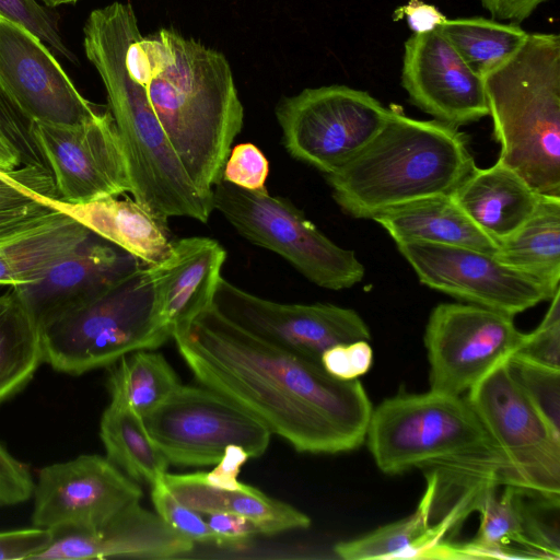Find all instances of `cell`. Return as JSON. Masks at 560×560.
<instances>
[{
  "label": "cell",
  "mask_w": 560,
  "mask_h": 560,
  "mask_svg": "<svg viewBox=\"0 0 560 560\" xmlns=\"http://www.w3.org/2000/svg\"><path fill=\"white\" fill-rule=\"evenodd\" d=\"M173 339L200 385L244 408L295 451L338 454L364 444L373 406L359 380L332 377L320 364L244 330L213 305Z\"/></svg>",
  "instance_id": "obj_1"
},
{
  "label": "cell",
  "mask_w": 560,
  "mask_h": 560,
  "mask_svg": "<svg viewBox=\"0 0 560 560\" xmlns=\"http://www.w3.org/2000/svg\"><path fill=\"white\" fill-rule=\"evenodd\" d=\"M130 75L150 104L196 187L212 198L244 124L225 56L167 28L139 36L127 54Z\"/></svg>",
  "instance_id": "obj_2"
},
{
  "label": "cell",
  "mask_w": 560,
  "mask_h": 560,
  "mask_svg": "<svg viewBox=\"0 0 560 560\" xmlns=\"http://www.w3.org/2000/svg\"><path fill=\"white\" fill-rule=\"evenodd\" d=\"M83 47L106 90L130 179L133 200L160 221L186 217L207 223L212 198L190 179L162 128L145 89L129 73L127 54L141 36L130 3L93 10L83 27Z\"/></svg>",
  "instance_id": "obj_3"
},
{
  "label": "cell",
  "mask_w": 560,
  "mask_h": 560,
  "mask_svg": "<svg viewBox=\"0 0 560 560\" xmlns=\"http://www.w3.org/2000/svg\"><path fill=\"white\" fill-rule=\"evenodd\" d=\"M475 166L468 138L458 128L390 108L371 142L325 178L345 213L372 220L396 207L451 195Z\"/></svg>",
  "instance_id": "obj_4"
},
{
  "label": "cell",
  "mask_w": 560,
  "mask_h": 560,
  "mask_svg": "<svg viewBox=\"0 0 560 560\" xmlns=\"http://www.w3.org/2000/svg\"><path fill=\"white\" fill-rule=\"evenodd\" d=\"M483 83L498 161L537 192L560 197V36L528 33Z\"/></svg>",
  "instance_id": "obj_5"
},
{
  "label": "cell",
  "mask_w": 560,
  "mask_h": 560,
  "mask_svg": "<svg viewBox=\"0 0 560 560\" xmlns=\"http://www.w3.org/2000/svg\"><path fill=\"white\" fill-rule=\"evenodd\" d=\"M43 361L79 376L138 350H155L172 331L160 315L148 265L40 329Z\"/></svg>",
  "instance_id": "obj_6"
},
{
  "label": "cell",
  "mask_w": 560,
  "mask_h": 560,
  "mask_svg": "<svg viewBox=\"0 0 560 560\" xmlns=\"http://www.w3.org/2000/svg\"><path fill=\"white\" fill-rule=\"evenodd\" d=\"M365 442L386 475L494 444L465 396L431 389L384 399L372 410Z\"/></svg>",
  "instance_id": "obj_7"
},
{
  "label": "cell",
  "mask_w": 560,
  "mask_h": 560,
  "mask_svg": "<svg viewBox=\"0 0 560 560\" xmlns=\"http://www.w3.org/2000/svg\"><path fill=\"white\" fill-rule=\"evenodd\" d=\"M212 206L248 242L288 260L312 283L345 290L360 283L365 268L355 253L322 233L290 200L266 188L246 190L220 180Z\"/></svg>",
  "instance_id": "obj_8"
},
{
  "label": "cell",
  "mask_w": 560,
  "mask_h": 560,
  "mask_svg": "<svg viewBox=\"0 0 560 560\" xmlns=\"http://www.w3.org/2000/svg\"><path fill=\"white\" fill-rule=\"evenodd\" d=\"M275 113L287 152L326 175L371 142L390 108L365 91L334 84L283 97Z\"/></svg>",
  "instance_id": "obj_9"
},
{
  "label": "cell",
  "mask_w": 560,
  "mask_h": 560,
  "mask_svg": "<svg viewBox=\"0 0 560 560\" xmlns=\"http://www.w3.org/2000/svg\"><path fill=\"white\" fill-rule=\"evenodd\" d=\"M142 420L168 463L176 466L215 465L229 445H238L257 458L271 439L257 418L202 385H180Z\"/></svg>",
  "instance_id": "obj_10"
},
{
  "label": "cell",
  "mask_w": 560,
  "mask_h": 560,
  "mask_svg": "<svg viewBox=\"0 0 560 560\" xmlns=\"http://www.w3.org/2000/svg\"><path fill=\"white\" fill-rule=\"evenodd\" d=\"M466 399L506 458L515 487L551 500L560 498V433L556 432L510 374L495 368Z\"/></svg>",
  "instance_id": "obj_11"
},
{
  "label": "cell",
  "mask_w": 560,
  "mask_h": 560,
  "mask_svg": "<svg viewBox=\"0 0 560 560\" xmlns=\"http://www.w3.org/2000/svg\"><path fill=\"white\" fill-rule=\"evenodd\" d=\"M424 346L430 389L463 396L524 345L514 317L469 303H441L430 313Z\"/></svg>",
  "instance_id": "obj_12"
},
{
  "label": "cell",
  "mask_w": 560,
  "mask_h": 560,
  "mask_svg": "<svg viewBox=\"0 0 560 560\" xmlns=\"http://www.w3.org/2000/svg\"><path fill=\"white\" fill-rule=\"evenodd\" d=\"M212 305L252 335L318 364L322 354L336 345L371 340L368 324L352 308L331 303H279L247 292L223 277Z\"/></svg>",
  "instance_id": "obj_13"
},
{
  "label": "cell",
  "mask_w": 560,
  "mask_h": 560,
  "mask_svg": "<svg viewBox=\"0 0 560 560\" xmlns=\"http://www.w3.org/2000/svg\"><path fill=\"white\" fill-rule=\"evenodd\" d=\"M32 135L59 200L77 205L130 192L121 141L108 107L71 126L32 122Z\"/></svg>",
  "instance_id": "obj_14"
},
{
  "label": "cell",
  "mask_w": 560,
  "mask_h": 560,
  "mask_svg": "<svg viewBox=\"0 0 560 560\" xmlns=\"http://www.w3.org/2000/svg\"><path fill=\"white\" fill-rule=\"evenodd\" d=\"M32 498L33 526L91 530L140 502L142 489L106 456L82 454L42 467Z\"/></svg>",
  "instance_id": "obj_15"
},
{
  "label": "cell",
  "mask_w": 560,
  "mask_h": 560,
  "mask_svg": "<svg viewBox=\"0 0 560 560\" xmlns=\"http://www.w3.org/2000/svg\"><path fill=\"white\" fill-rule=\"evenodd\" d=\"M396 246L422 284L469 304L514 317L553 296L490 253L425 243Z\"/></svg>",
  "instance_id": "obj_16"
},
{
  "label": "cell",
  "mask_w": 560,
  "mask_h": 560,
  "mask_svg": "<svg viewBox=\"0 0 560 560\" xmlns=\"http://www.w3.org/2000/svg\"><path fill=\"white\" fill-rule=\"evenodd\" d=\"M0 92L31 124L71 126L101 110L80 94L38 37L2 16Z\"/></svg>",
  "instance_id": "obj_17"
},
{
  "label": "cell",
  "mask_w": 560,
  "mask_h": 560,
  "mask_svg": "<svg viewBox=\"0 0 560 560\" xmlns=\"http://www.w3.org/2000/svg\"><path fill=\"white\" fill-rule=\"evenodd\" d=\"M401 84L410 102L458 128L489 115L483 78L475 73L439 26L405 43Z\"/></svg>",
  "instance_id": "obj_18"
},
{
  "label": "cell",
  "mask_w": 560,
  "mask_h": 560,
  "mask_svg": "<svg viewBox=\"0 0 560 560\" xmlns=\"http://www.w3.org/2000/svg\"><path fill=\"white\" fill-rule=\"evenodd\" d=\"M142 265L138 258L91 231L40 279L12 289L42 329Z\"/></svg>",
  "instance_id": "obj_19"
},
{
  "label": "cell",
  "mask_w": 560,
  "mask_h": 560,
  "mask_svg": "<svg viewBox=\"0 0 560 560\" xmlns=\"http://www.w3.org/2000/svg\"><path fill=\"white\" fill-rule=\"evenodd\" d=\"M421 469L425 490L416 510L436 545L478 512L491 492L505 485L515 487L509 463L495 444L433 460Z\"/></svg>",
  "instance_id": "obj_20"
},
{
  "label": "cell",
  "mask_w": 560,
  "mask_h": 560,
  "mask_svg": "<svg viewBox=\"0 0 560 560\" xmlns=\"http://www.w3.org/2000/svg\"><path fill=\"white\" fill-rule=\"evenodd\" d=\"M192 549L190 539L137 502L98 528L56 532L51 544L34 560L167 559Z\"/></svg>",
  "instance_id": "obj_21"
},
{
  "label": "cell",
  "mask_w": 560,
  "mask_h": 560,
  "mask_svg": "<svg viewBox=\"0 0 560 560\" xmlns=\"http://www.w3.org/2000/svg\"><path fill=\"white\" fill-rule=\"evenodd\" d=\"M225 258L218 241L190 236L174 240L162 261L148 265L160 315L172 338L212 305Z\"/></svg>",
  "instance_id": "obj_22"
},
{
  "label": "cell",
  "mask_w": 560,
  "mask_h": 560,
  "mask_svg": "<svg viewBox=\"0 0 560 560\" xmlns=\"http://www.w3.org/2000/svg\"><path fill=\"white\" fill-rule=\"evenodd\" d=\"M451 196L467 217L499 244L525 223L542 195L497 161L486 168L476 165Z\"/></svg>",
  "instance_id": "obj_23"
},
{
  "label": "cell",
  "mask_w": 560,
  "mask_h": 560,
  "mask_svg": "<svg viewBox=\"0 0 560 560\" xmlns=\"http://www.w3.org/2000/svg\"><path fill=\"white\" fill-rule=\"evenodd\" d=\"M117 197L77 205L55 198L47 200V203L138 258L143 265L162 261L170 254L174 241L167 223L153 217L137 201Z\"/></svg>",
  "instance_id": "obj_24"
},
{
  "label": "cell",
  "mask_w": 560,
  "mask_h": 560,
  "mask_svg": "<svg viewBox=\"0 0 560 560\" xmlns=\"http://www.w3.org/2000/svg\"><path fill=\"white\" fill-rule=\"evenodd\" d=\"M164 482L178 501L200 514L225 512L245 516L260 527L262 535L311 526V518L305 513L249 485L244 483L236 490L217 488L207 481L203 471L166 472Z\"/></svg>",
  "instance_id": "obj_25"
},
{
  "label": "cell",
  "mask_w": 560,
  "mask_h": 560,
  "mask_svg": "<svg viewBox=\"0 0 560 560\" xmlns=\"http://www.w3.org/2000/svg\"><path fill=\"white\" fill-rule=\"evenodd\" d=\"M395 243H425L494 254L498 244L459 208L451 195L420 199L372 219Z\"/></svg>",
  "instance_id": "obj_26"
},
{
  "label": "cell",
  "mask_w": 560,
  "mask_h": 560,
  "mask_svg": "<svg viewBox=\"0 0 560 560\" xmlns=\"http://www.w3.org/2000/svg\"><path fill=\"white\" fill-rule=\"evenodd\" d=\"M91 233L70 215L47 221L0 243V285L16 287L40 279Z\"/></svg>",
  "instance_id": "obj_27"
},
{
  "label": "cell",
  "mask_w": 560,
  "mask_h": 560,
  "mask_svg": "<svg viewBox=\"0 0 560 560\" xmlns=\"http://www.w3.org/2000/svg\"><path fill=\"white\" fill-rule=\"evenodd\" d=\"M493 255L539 282L551 296L560 290V197L542 195L533 214Z\"/></svg>",
  "instance_id": "obj_28"
},
{
  "label": "cell",
  "mask_w": 560,
  "mask_h": 560,
  "mask_svg": "<svg viewBox=\"0 0 560 560\" xmlns=\"http://www.w3.org/2000/svg\"><path fill=\"white\" fill-rule=\"evenodd\" d=\"M525 493L511 485L491 492L477 512V535L454 545L455 558H538L525 533Z\"/></svg>",
  "instance_id": "obj_29"
},
{
  "label": "cell",
  "mask_w": 560,
  "mask_h": 560,
  "mask_svg": "<svg viewBox=\"0 0 560 560\" xmlns=\"http://www.w3.org/2000/svg\"><path fill=\"white\" fill-rule=\"evenodd\" d=\"M106 457L137 482L153 486L164 479L168 460L147 431L142 417L109 402L100 421Z\"/></svg>",
  "instance_id": "obj_30"
},
{
  "label": "cell",
  "mask_w": 560,
  "mask_h": 560,
  "mask_svg": "<svg viewBox=\"0 0 560 560\" xmlns=\"http://www.w3.org/2000/svg\"><path fill=\"white\" fill-rule=\"evenodd\" d=\"M43 362L40 329L11 289L0 295V404L21 392Z\"/></svg>",
  "instance_id": "obj_31"
},
{
  "label": "cell",
  "mask_w": 560,
  "mask_h": 560,
  "mask_svg": "<svg viewBox=\"0 0 560 560\" xmlns=\"http://www.w3.org/2000/svg\"><path fill=\"white\" fill-rule=\"evenodd\" d=\"M106 369L110 401L142 418L182 385L165 357L154 350L133 351Z\"/></svg>",
  "instance_id": "obj_32"
},
{
  "label": "cell",
  "mask_w": 560,
  "mask_h": 560,
  "mask_svg": "<svg viewBox=\"0 0 560 560\" xmlns=\"http://www.w3.org/2000/svg\"><path fill=\"white\" fill-rule=\"evenodd\" d=\"M439 30L481 78L509 60L528 35L518 24L481 16L446 19Z\"/></svg>",
  "instance_id": "obj_33"
},
{
  "label": "cell",
  "mask_w": 560,
  "mask_h": 560,
  "mask_svg": "<svg viewBox=\"0 0 560 560\" xmlns=\"http://www.w3.org/2000/svg\"><path fill=\"white\" fill-rule=\"evenodd\" d=\"M438 547L416 510L405 518L336 544L334 552L345 560L433 558Z\"/></svg>",
  "instance_id": "obj_34"
},
{
  "label": "cell",
  "mask_w": 560,
  "mask_h": 560,
  "mask_svg": "<svg viewBox=\"0 0 560 560\" xmlns=\"http://www.w3.org/2000/svg\"><path fill=\"white\" fill-rule=\"evenodd\" d=\"M506 368L548 424L560 433V370L513 354Z\"/></svg>",
  "instance_id": "obj_35"
},
{
  "label": "cell",
  "mask_w": 560,
  "mask_h": 560,
  "mask_svg": "<svg viewBox=\"0 0 560 560\" xmlns=\"http://www.w3.org/2000/svg\"><path fill=\"white\" fill-rule=\"evenodd\" d=\"M55 198L58 199L56 187L47 167L24 164L12 171H0V211Z\"/></svg>",
  "instance_id": "obj_36"
},
{
  "label": "cell",
  "mask_w": 560,
  "mask_h": 560,
  "mask_svg": "<svg viewBox=\"0 0 560 560\" xmlns=\"http://www.w3.org/2000/svg\"><path fill=\"white\" fill-rule=\"evenodd\" d=\"M0 16L22 25L38 37L55 56L74 62L59 30L58 19L36 0H0Z\"/></svg>",
  "instance_id": "obj_37"
},
{
  "label": "cell",
  "mask_w": 560,
  "mask_h": 560,
  "mask_svg": "<svg viewBox=\"0 0 560 560\" xmlns=\"http://www.w3.org/2000/svg\"><path fill=\"white\" fill-rule=\"evenodd\" d=\"M155 513L175 532L194 544H214L212 532L202 514L178 501L164 479L151 486Z\"/></svg>",
  "instance_id": "obj_38"
},
{
  "label": "cell",
  "mask_w": 560,
  "mask_h": 560,
  "mask_svg": "<svg viewBox=\"0 0 560 560\" xmlns=\"http://www.w3.org/2000/svg\"><path fill=\"white\" fill-rule=\"evenodd\" d=\"M549 301L541 323L534 331L526 334V340L516 354L560 370V290Z\"/></svg>",
  "instance_id": "obj_39"
},
{
  "label": "cell",
  "mask_w": 560,
  "mask_h": 560,
  "mask_svg": "<svg viewBox=\"0 0 560 560\" xmlns=\"http://www.w3.org/2000/svg\"><path fill=\"white\" fill-rule=\"evenodd\" d=\"M269 174V162L260 149L250 142L231 149L222 179L246 190L264 189Z\"/></svg>",
  "instance_id": "obj_40"
},
{
  "label": "cell",
  "mask_w": 560,
  "mask_h": 560,
  "mask_svg": "<svg viewBox=\"0 0 560 560\" xmlns=\"http://www.w3.org/2000/svg\"><path fill=\"white\" fill-rule=\"evenodd\" d=\"M373 362V351L368 340L336 345L320 358V365L332 377L342 381L359 380Z\"/></svg>",
  "instance_id": "obj_41"
},
{
  "label": "cell",
  "mask_w": 560,
  "mask_h": 560,
  "mask_svg": "<svg viewBox=\"0 0 560 560\" xmlns=\"http://www.w3.org/2000/svg\"><path fill=\"white\" fill-rule=\"evenodd\" d=\"M0 139L12 145L21 155L23 165L47 167L32 135V124L0 92ZM48 168V167H47Z\"/></svg>",
  "instance_id": "obj_42"
},
{
  "label": "cell",
  "mask_w": 560,
  "mask_h": 560,
  "mask_svg": "<svg viewBox=\"0 0 560 560\" xmlns=\"http://www.w3.org/2000/svg\"><path fill=\"white\" fill-rule=\"evenodd\" d=\"M34 478L27 464L0 443V506H14L32 498Z\"/></svg>",
  "instance_id": "obj_43"
},
{
  "label": "cell",
  "mask_w": 560,
  "mask_h": 560,
  "mask_svg": "<svg viewBox=\"0 0 560 560\" xmlns=\"http://www.w3.org/2000/svg\"><path fill=\"white\" fill-rule=\"evenodd\" d=\"M55 533L48 528H27L0 532V560L35 559L52 541Z\"/></svg>",
  "instance_id": "obj_44"
},
{
  "label": "cell",
  "mask_w": 560,
  "mask_h": 560,
  "mask_svg": "<svg viewBox=\"0 0 560 560\" xmlns=\"http://www.w3.org/2000/svg\"><path fill=\"white\" fill-rule=\"evenodd\" d=\"M212 532L214 545L223 548L241 549L257 535L260 527L252 520L233 513L214 512L205 515Z\"/></svg>",
  "instance_id": "obj_45"
},
{
  "label": "cell",
  "mask_w": 560,
  "mask_h": 560,
  "mask_svg": "<svg viewBox=\"0 0 560 560\" xmlns=\"http://www.w3.org/2000/svg\"><path fill=\"white\" fill-rule=\"evenodd\" d=\"M57 212L58 210L50 207L47 200H37L16 209L0 211V243L47 221Z\"/></svg>",
  "instance_id": "obj_46"
},
{
  "label": "cell",
  "mask_w": 560,
  "mask_h": 560,
  "mask_svg": "<svg viewBox=\"0 0 560 560\" xmlns=\"http://www.w3.org/2000/svg\"><path fill=\"white\" fill-rule=\"evenodd\" d=\"M248 453L238 445L226 446L215 467L206 472L207 481L222 489L236 490L244 486L237 480L242 466L249 459Z\"/></svg>",
  "instance_id": "obj_47"
},
{
  "label": "cell",
  "mask_w": 560,
  "mask_h": 560,
  "mask_svg": "<svg viewBox=\"0 0 560 560\" xmlns=\"http://www.w3.org/2000/svg\"><path fill=\"white\" fill-rule=\"evenodd\" d=\"M393 19H406L409 28L415 34H421L435 30L446 16L433 4L422 0H409L394 11Z\"/></svg>",
  "instance_id": "obj_48"
},
{
  "label": "cell",
  "mask_w": 560,
  "mask_h": 560,
  "mask_svg": "<svg viewBox=\"0 0 560 560\" xmlns=\"http://www.w3.org/2000/svg\"><path fill=\"white\" fill-rule=\"evenodd\" d=\"M546 1L548 0H480L493 20L509 21L518 25Z\"/></svg>",
  "instance_id": "obj_49"
},
{
  "label": "cell",
  "mask_w": 560,
  "mask_h": 560,
  "mask_svg": "<svg viewBox=\"0 0 560 560\" xmlns=\"http://www.w3.org/2000/svg\"><path fill=\"white\" fill-rule=\"evenodd\" d=\"M23 165L19 152L4 140L0 139V171L8 172Z\"/></svg>",
  "instance_id": "obj_50"
},
{
  "label": "cell",
  "mask_w": 560,
  "mask_h": 560,
  "mask_svg": "<svg viewBox=\"0 0 560 560\" xmlns=\"http://www.w3.org/2000/svg\"><path fill=\"white\" fill-rule=\"evenodd\" d=\"M47 7L55 8L63 4H74L80 0H42Z\"/></svg>",
  "instance_id": "obj_51"
}]
</instances>
